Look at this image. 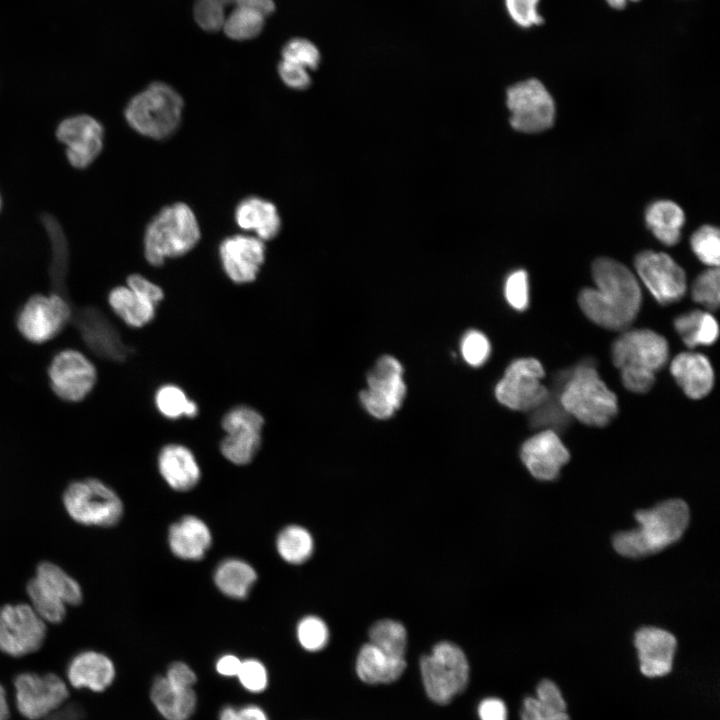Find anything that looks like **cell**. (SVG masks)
<instances>
[{
  "instance_id": "17",
  "label": "cell",
  "mask_w": 720,
  "mask_h": 720,
  "mask_svg": "<svg viewBox=\"0 0 720 720\" xmlns=\"http://www.w3.org/2000/svg\"><path fill=\"white\" fill-rule=\"evenodd\" d=\"M635 269L643 284L660 304H672L684 296L685 272L669 255L644 251L636 256Z\"/></svg>"
},
{
  "instance_id": "47",
  "label": "cell",
  "mask_w": 720,
  "mask_h": 720,
  "mask_svg": "<svg viewBox=\"0 0 720 720\" xmlns=\"http://www.w3.org/2000/svg\"><path fill=\"white\" fill-rule=\"evenodd\" d=\"M508 304L518 311H523L529 304L528 276L524 270L512 272L506 279L504 288Z\"/></svg>"
},
{
  "instance_id": "28",
  "label": "cell",
  "mask_w": 720,
  "mask_h": 720,
  "mask_svg": "<svg viewBox=\"0 0 720 720\" xmlns=\"http://www.w3.org/2000/svg\"><path fill=\"white\" fill-rule=\"evenodd\" d=\"M150 698L157 711L166 720H188L197 703L193 688L174 686L165 676L154 680Z\"/></svg>"
},
{
  "instance_id": "20",
  "label": "cell",
  "mask_w": 720,
  "mask_h": 720,
  "mask_svg": "<svg viewBox=\"0 0 720 720\" xmlns=\"http://www.w3.org/2000/svg\"><path fill=\"white\" fill-rule=\"evenodd\" d=\"M640 670L647 677H661L672 669L677 648L675 636L658 627H642L634 636Z\"/></svg>"
},
{
  "instance_id": "35",
  "label": "cell",
  "mask_w": 720,
  "mask_h": 720,
  "mask_svg": "<svg viewBox=\"0 0 720 720\" xmlns=\"http://www.w3.org/2000/svg\"><path fill=\"white\" fill-rule=\"evenodd\" d=\"M276 548L279 556L290 564H302L307 561L314 549L310 532L299 525L283 528L277 536Z\"/></svg>"
},
{
  "instance_id": "29",
  "label": "cell",
  "mask_w": 720,
  "mask_h": 720,
  "mask_svg": "<svg viewBox=\"0 0 720 720\" xmlns=\"http://www.w3.org/2000/svg\"><path fill=\"white\" fill-rule=\"evenodd\" d=\"M87 320L84 324L83 337L95 353L115 361L127 358L129 348L108 319L95 314Z\"/></svg>"
},
{
  "instance_id": "43",
  "label": "cell",
  "mask_w": 720,
  "mask_h": 720,
  "mask_svg": "<svg viewBox=\"0 0 720 720\" xmlns=\"http://www.w3.org/2000/svg\"><path fill=\"white\" fill-rule=\"evenodd\" d=\"M691 294L695 302L704 305L709 310H716L720 297L718 267H712L702 272L695 279Z\"/></svg>"
},
{
  "instance_id": "13",
  "label": "cell",
  "mask_w": 720,
  "mask_h": 720,
  "mask_svg": "<svg viewBox=\"0 0 720 720\" xmlns=\"http://www.w3.org/2000/svg\"><path fill=\"white\" fill-rule=\"evenodd\" d=\"M46 624L29 603L0 607V650L12 657L34 653L45 641Z\"/></svg>"
},
{
  "instance_id": "23",
  "label": "cell",
  "mask_w": 720,
  "mask_h": 720,
  "mask_svg": "<svg viewBox=\"0 0 720 720\" xmlns=\"http://www.w3.org/2000/svg\"><path fill=\"white\" fill-rule=\"evenodd\" d=\"M212 543V534L200 518L187 515L173 523L168 531L171 552L182 560H201Z\"/></svg>"
},
{
  "instance_id": "56",
  "label": "cell",
  "mask_w": 720,
  "mask_h": 720,
  "mask_svg": "<svg viewBox=\"0 0 720 720\" xmlns=\"http://www.w3.org/2000/svg\"><path fill=\"white\" fill-rule=\"evenodd\" d=\"M241 662L242 660H240L236 655L226 654L217 660L216 670L222 676H237Z\"/></svg>"
},
{
  "instance_id": "49",
  "label": "cell",
  "mask_w": 720,
  "mask_h": 720,
  "mask_svg": "<svg viewBox=\"0 0 720 720\" xmlns=\"http://www.w3.org/2000/svg\"><path fill=\"white\" fill-rule=\"evenodd\" d=\"M539 0H505V6L512 20L521 27L540 25L542 16L538 13Z\"/></svg>"
},
{
  "instance_id": "33",
  "label": "cell",
  "mask_w": 720,
  "mask_h": 720,
  "mask_svg": "<svg viewBox=\"0 0 720 720\" xmlns=\"http://www.w3.org/2000/svg\"><path fill=\"white\" fill-rule=\"evenodd\" d=\"M674 327L689 348L711 345L718 337V323L714 316L701 310H693L678 316Z\"/></svg>"
},
{
  "instance_id": "30",
  "label": "cell",
  "mask_w": 720,
  "mask_h": 720,
  "mask_svg": "<svg viewBox=\"0 0 720 720\" xmlns=\"http://www.w3.org/2000/svg\"><path fill=\"white\" fill-rule=\"evenodd\" d=\"M257 579L254 568L238 558L223 560L216 568L214 582L227 597L245 599Z\"/></svg>"
},
{
  "instance_id": "1",
  "label": "cell",
  "mask_w": 720,
  "mask_h": 720,
  "mask_svg": "<svg viewBox=\"0 0 720 720\" xmlns=\"http://www.w3.org/2000/svg\"><path fill=\"white\" fill-rule=\"evenodd\" d=\"M594 288L578 296L582 312L595 324L613 331L627 329L641 306V289L635 275L620 262L598 258L592 265Z\"/></svg>"
},
{
  "instance_id": "31",
  "label": "cell",
  "mask_w": 720,
  "mask_h": 720,
  "mask_svg": "<svg viewBox=\"0 0 720 720\" xmlns=\"http://www.w3.org/2000/svg\"><path fill=\"white\" fill-rule=\"evenodd\" d=\"M646 222L653 234L666 245L679 241L684 213L680 206L668 200L651 204L646 211Z\"/></svg>"
},
{
  "instance_id": "39",
  "label": "cell",
  "mask_w": 720,
  "mask_h": 720,
  "mask_svg": "<svg viewBox=\"0 0 720 720\" xmlns=\"http://www.w3.org/2000/svg\"><path fill=\"white\" fill-rule=\"evenodd\" d=\"M29 604L46 623H60L66 616L67 605L43 589L33 578L27 583Z\"/></svg>"
},
{
  "instance_id": "18",
  "label": "cell",
  "mask_w": 720,
  "mask_h": 720,
  "mask_svg": "<svg viewBox=\"0 0 720 720\" xmlns=\"http://www.w3.org/2000/svg\"><path fill=\"white\" fill-rule=\"evenodd\" d=\"M222 269L237 285L254 282L266 258L264 241L256 236L235 234L224 238L218 248Z\"/></svg>"
},
{
  "instance_id": "37",
  "label": "cell",
  "mask_w": 720,
  "mask_h": 720,
  "mask_svg": "<svg viewBox=\"0 0 720 720\" xmlns=\"http://www.w3.org/2000/svg\"><path fill=\"white\" fill-rule=\"evenodd\" d=\"M370 643L387 655L405 659L407 632L402 623L392 619H382L369 629Z\"/></svg>"
},
{
  "instance_id": "32",
  "label": "cell",
  "mask_w": 720,
  "mask_h": 720,
  "mask_svg": "<svg viewBox=\"0 0 720 720\" xmlns=\"http://www.w3.org/2000/svg\"><path fill=\"white\" fill-rule=\"evenodd\" d=\"M33 579L66 605H78L83 599L80 584L63 568L52 562L40 563Z\"/></svg>"
},
{
  "instance_id": "36",
  "label": "cell",
  "mask_w": 720,
  "mask_h": 720,
  "mask_svg": "<svg viewBox=\"0 0 720 720\" xmlns=\"http://www.w3.org/2000/svg\"><path fill=\"white\" fill-rule=\"evenodd\" d=\"M261 433L254 430H235L226 433L220 442L222 456L235 465L249 464L261 447Z\"/></svg>"
},
{
  "instance_id": "15",
  "label": "cell",
  "mask_w": 720,
  "mask_h": 720,
  "mask_svg": "<svg viewBox=\"0 0 720 720\" xmlns=\"http://www.w3.org/2000/svg\"><path fill=\"white\" fill-rule=\"evenodd\" d=\"M14 689L17 710L28 720L48 716L69 696L65 681L54 673H21L14 680Z\"/></svg>"
},
{
  "instance_id": "60",
  "label": "cell",
  "mask_w": 720,
  "mask_h": 720,
  "mask_svg": "<svg viewBox=\"0 0 720 720\" xmlns=\"http://www.w3.org/2000/svg\"><path fill=\"white\" fill-rule=\"evenodd\" d=\"M237 718L238 710L231 706L223 708L219 715V720H237Z\"/></svg>"
},
{
  "instance_id": "51",
  "label": "cell",
  "mask_w": 720,
  "mask_h": 720,
  "mask_svg": "<svg viewBox=\"0 0 720 720\" xmlns=\"http://www.w3.org/2000/svg\"><path fill=\"white\" fill-rule=\"evenodd\" d=\"M278 73L286 86L293 89H306L311 84V77L307 69L301 65L281 60Z\"/></svg>"
},
{
  "instance_id": "50",
  "label": "cell",
  "mask_w": 720,
  "mask_h": 720,
  "mask_svg": "<svg viewBox=\"0 0 720 720\" xmlns=\"http://www.w3.org/2000/svg\"><path fill=\"white\" fill-rule=\"evenodd\" d=\"M521 720H570V718L566 711L546 705L536 697H527L523 702Z\"/></svg>"
},
{
  "instance_id": "45",
  "label": "cell",
  "mask_w": 720,
  "mask_h": 720,
  "mask_svg": "<svg viewBox=\"0 0 720 720\" xmlns=\"http://www.w3.org/2000/svg\"><path fill=\"white\" fill-rule=\"evenodd\" d=\"M225 8L221 0H196L194 18L203 30L216 32L223 28L226 19Z\"/></svg>"
},
{
  "instance_id": "58",
  "label": "cell",
  "mask_w": 720,
  "mask_h": 720,
  "mask_svg": "<svg viewBox=\"0 0 720 720\" xmlns=\"http://www.w3.org/2000/svg\"><path fill=\"white\" fill-rule=\"evenodd\" d=\"M237 720H268V717L259 706L247 705L238 710Z\"/></svg>"
},
{
  "instance_id": "10",
  "label": "cell",
  "mask_w": 720,
  "mask_h": 720,
  "mask_svg": "<svg viewBox=\"0 0 720 720\" xmlns=\"http://www.w3.org/2000/svg\"><path fill=\"white\" fill-rule=\"evenodd\" d=\"M71 320L72 307L62 294L38 292L18 308L15 327L27 343L44 345L59 336Z\"/></svg>"
},
{
  "instance_id": "3",
  "label": "cell",
  "mask_w": 720,
  "mask_h": 720,
  "mask_svg": "<svg viewBox=\"0 0 720 720\" xmlns=\"http://www.w3.org/2000/svg\"><path fill=\"white\" fill-rule=\"evenodd\" d=\"M666 339L649 329L628 330L612 345V361L622 383L634 393H646L655 383V373L667 362Z\"/></svg>"
},
{
  "instance_id": "57",
  "label": "cell",
  "mask_w": 720,
  "mask_h": 720,
  "mask_svg": "<svg viewBox=\"0 0 720 720\" xmlns=\"http://www.w3.org/2000/svg\"><path fill=\"white\" fill-rule=\"evenodd\" d=\"M232 6L254 10L263 16L271 14L275 9L273 0H231Z\"/></svg>"
},
{
  "instance_id": "41",
  "label": "cell",
  "mask_w": 720,
  "mask_h": 720,
  "mask_svg": "<svg viewBox=\"0 0 720 720\" xmlns=\"http://www.w3.org/2000/svg\"><path fill=\"white\" fill-rule=\"evenodd\" d=\"M297 639L307 651L315 652L323 649L329 640L326 623L317 616H306L297 625Z\"/></svg>"
},
{
  "instance_id": "19",
  "label": "cell",
  "mask_w": 720,
  "mask_h": 720,
  "mask_svg": "<svg viewBox=\"0 0 720 720\" xmlns=\"http://www.w3.org/2000/svg\"><path fill=\"white\" fill-rule=\"evenodd\" d=\"M520 457L530 474L540 481L558 478L570 454L559 436L550 429L528 438L521 446Z\"/></svg>"
},
{
  "instance_id": "52",
  "label": "cell",
  "mask_w": 720,
  "mask_h": 720,
  "mask_svg": "<svg viewBox=\"0 0 720 720\" xmlns=\"http://www.w3.org/2000/svg\"><path fill=\"white\" fill-rule=\"evenodd\" d=\"M125 284L157 306L165 297L163 289L158 284L139 273L128 275Z\"/></svg>"
},
{
  "instance_id": "46",
  "label": "cell",
  "mask_w": 720,
  "mask_h": 720,
  "mask_svg": "<svg viewBox=\"0 0 720 720\" xmlns=\"http://www.w3.org/2000/svg\"><path fill=\"white\" fill-rule=\"evenodd\" d=\"M460 349L464 360L473 367L483 365L491 351L488 338L478 330H469L464 334Z\"/></svg>"
},
{
  "instance_id": "55",
  "label": "cell",
  "mask_w": 720,
  "mask_h": 720,
  "mask_svg": "<svg viewBox=\"0 0 720 720\" xmlns=\"http://www.w3.org/2000/svg\"><path fill=\"white\" fill-rule=\"evenodd\" d=\"M480 720H507L505 703L498 698L484 699L478 707Z\"/></svg>"
},
{
  "instance_id": "21",
  "label": "cell",
  "mask_w": 720,
  "mask_h": 720,
  "mask_svg": "<svg viewBox=\"0 0 720 720\" xmlns=\"http://www.w3.org/2000/svg\"><path fill=\"white\" fill-rule=\"evenodd\" d=\"M157 466L164 481L176 491L193 489L201 478V469L194 453L182 444L163 446L157 457Z\"/></svg>"
},
{
  "instance_id": "62",
  "label": "cell",
  "mask_w": 720,
  "mask_h": 720,
  "mask_svg": "<svg viewBox=\"0 0 720 720\" xmlns=\"http://www.w3.org/2000/svg\"><path fill=\"white\" fill-rule=\"evenodd\" d=\"M0 208H1V196H0Z\"/></svg>"
},
{
  "instance_id": "25",
  "label": "cell",
  "mask_w": 720,
  "mask_h": 720,
  "mask_svg": "<svg viewBox=\"0 0 720 720\" xmlns=\"http://www.w3.org/2000/svg\"><path fill=\"white\" fill-rule=\"evenodd\" d=\"M234 219L239 228L253 231L262 241L274 239L282 225L277 207L258 196L241 200L235 208Z\"/></svg>"
},
{
  "instance_id": "16",
  "label": "cell",
  "mask_w": 720,
  "mask_h": 720,
  "mask_svg": "<svg viewBox=\"0 0 720 720\" xmlns=\"http://www.w3.org/2000/svg\"><path fill=\"white\" fill-rule=\"evenodd\" d=\"M65 146V157L75 169H85L101 154L104 147V127L93 116L76 114L64 118L55 132Z\"/></svg>"
},
{
  "instance_id": "9",
  "label": "cell",
  "mask_w": 720,
  "mask_h": 720,
  "mask_svg": "<svg viewBox=\"0 0 720 720\" xmlns=\"http://www.w3.org/2000/svg\"><path fill=\"white\" fill-rule=\"evenodd\" d=\"M63 505L75 522L85 526L111 527L123 515L119 495L96 478L71 482L64 490Z\"/></svg>"
},
{
  "instance_id": "4",
  "label": "cell",
  "mask_w": 720,
  "mask_h": 720,
  "mask_svg": "<svg viewBox=\"0 0 720 720\" xmlns=\"http://www.w3.org/2000/svg\"><path fill=\"white\" fill-rule=\"evenodd\" d=\"M201 231L189 205L177 202L163 207L148 223L143 239L144 257L152 266L189 253L200 241Z\"/></svg>"
},
{
  "instance_id": "2",
  "label": "cell",
  "mask_w": 720,
  "mask_h": 720,
  "mask_svg": "<svg viewBox=\"0 0 720 720\" xmlns=\"http://www.w3.org/2000/svg\"><path fill=\"white\" fill-rule=\"evenodd\" d=\"M689 508L675 498L635 513L638 527L618 532L612 540L615 551L623 557L638 559L658 553L677 542L689 524Z\"/></svg>"
},
{
  "instance_id": "40",
  "label": "cell",
  "mask_w": 720,
  "mask_h": 720,
  "mask_svg": "<svg viewBox=\"0 0 720 720\" xmlns=\"http://www.w3.org/2000/svg\"><path fill=\"white\" fill-rule=\"evenodd\" d=\"M691 247L696 256L704 264L711 267H718L720 260V238L717 228L710 225L699 228L691 237Z\"/></svg>"
},
{
  "instance_id": "53",
  "label": "cell",
  "mask_w": 720,
  "mask_h": 720,
  "mask_svg": "<svg viewBox=\"0 0 720 720\" xmlns=\"http://www.w3.org/2000/svg\"><path fill=\"white\" fill-rule=\"evenodd\" d=\"M536 693V698L540 702L557 710L566 711V703L563 696L558 686L553 681L548 679L542 680L537 686Z\"/></svg>"
},
{
  "instance_id": "61",
  "label": "cell",
  "mask_w": 720,
  "mask_h": 720,
  "mask_svg": "<svg viewBox=\"0 0 720 720\" xmlns=\"http://www.w3.org/2000/svg\"><path fill=\"white\" fill-rule=\"evenodd\" d=\"M628 1H639V0H606V2L615 9H622L626 6Z\"/></svg>"
},
{
  "instance_id": "24",
  "label": "cell",
  "mask_w": 720,
  "mask_h": 720,
  "mask_svg": "<svg viewBox=\"0 0 720 720\" xmlns=\"http://www.w3.org/2000/svg\"><path fill=\"white\" fill-rule=\"evenodd\" d=\"M670 372L683 392L691 399L705 397L713 388L714 371L708 358L696 352L675 356Z\"/></svg>"
},
{
  "instance_id": "12",
  "label": "cell",
  "mask_w": 720,
  "mask_h": 720,
  "mask_svg": "<svg viewBox=\"0 0 720 720\" xmlns=\"http://www.w3.org/2000/svg\"><path fill=\"white\" fill-rule=\"evenodd\" d=\"M367 387L360 391L362 406L373 417L385 420L401 407L406 396L403 367L393 356H381L366 376Z\"/></svg>"
},
{
  "instance_id": "22",
  "label": "cell",
  "mask_w": 720,
  "mask_h": 720,
  "mask_svg": "<svg viewBox=\"0 0 720 720\" xmlns=\"http://www.w3.org/2000/svg\"><path fill=\"white\" fill-rule=\"evenodd\" d=\"M115 666L105 654L86 650L75 655L67 666V680L74 688L102 692L115 678Z\"/></svg>"
},
{
  "instance_id": "27",
  "label": "cell",
  "mask_w": 720,
  "mask_h": 720,
  "mask_svg": "<svg viewBox=\"0 0 720 720\" xmlns=\"http://www.w3.org/2000/svg\"><path fill=\"white\" fill-rule=\"evenodd\" d=\"M405 668V659L393 658L370 642L361 647L355 665L358 677L367 684L391 683Z\"/></svg>"
},
{
  "instance_id": "14",
  "label": "cell",
  "mask_w": 720,
  "mask_h": 720,
  "mask_svg": "<svg viewBox=\"0 0 720 720\" xmlns=\"http://www.w3.org/2000/svg\"><path fill=\"white\" fill-rule=\"evenodd\" d=\"M507 106L511 112V126L520 132H541L554 122V101L537 79H528L511 86L507 90Z\"/></svg>"
},
{
  "instance_id": "42",
  "label": "cell",
  "mask_w": 720,
  "mask_h": 720,
  "mask_svg": "<svg viewBox=\"0 0 720 720\" xmlns=\"http://www.w3.org/2000/svg\"><path fill=\"white\" fill-rule=\"evenodd\" d=\"M263 415L253 407L238 405L228 410L221 420L225 433L235 430L261 431L264 427Z\"/></svg>"
},
{
  "instance_id": "54",
  "label": "cell",
  "mask_w": 720,
  "mask_h": 720,
  "mask_svg": "<svg viewBox=\"0 0 720 720\" xmlns=\"http://www.w3.org/2000/svg\"><path fill=\"white\" fill-rule=\"evenodd\" d=\"M165 677L172 685L180 688H193L197 681L195 672L184 662L172 663Z\"/></svg>"
},
{
  "instance_id": "26",
  "label": "cell",
  "mask_w": 720,
  "mask_h": 720,
  "mask_svg": "<svg viewBox=\"0 0 720 720\" xmlns=\"http://www.w3.org/2000/svg\"><path fill=\"white\" fill-rule=\"evenodd\" d=\"M106 299L111 311L128 327L142 328L155 318L157 305L126 284L112 287Z\"/></svg>"
},
{
  "instance_id": "8",
  "label": "cell",
  "mask_w": 720,
  "mask_h": 720,
  "mask_svg": "<svg viewBox=\"0 0 720 720\" xmlns=\"http://www.w3.org/2000/svg\"><path fill=\"white\" fill-rule=\"evenodd\" d=\"M50 391L68 404H79L94 391L98 382V369L88 353L74 346L57 350L46 367Z\"/></svg>"
},
{
  "instance_id": "59",
  "label": "cell",
  "mask_w": 720,
  "mask_h": 720,
  "mask_svg": "<svg viewBox=\"0 0 720 720\" xmlns=\"http://www.w3.org/2000/svg\"><path fill=\"white\" fill-rule=\"evenodd\" d=\"M10 715L9 703L4 687L0 684V720H8Z\"/></svg>"
},
{
  "instance_id": "44",
  "label": "cell",
  "mask_w": 720,
  "mask_h": 720,
  "mask_svg": "<svg viewBox=\"0 0 720 720\" xmlns=\"http://www.w3.org/2000/svg\"><path fill=\"white\" fill-rule=\"evenodd\" d=\"M320 58V52L315 44L304 38L292 39L282 49V60L301 65L306 69H316Z\"/></svg>"
},
{
  "instance_id": "5",
  "label": "cell",
  "mask_w": 720,
  "mask_h": 720,
  "mask_svg": "<svg viewBox=\"0 0 720 720\" xmlns=\"http://www.w3.org/2000/svg\"><path fill=\"white\" fill-rule=\"evenodd\" d=\"M564 412L581 423L603 427L617 414L616 395L606 386L589 363H582L566 377L559 396Z\"/></svg>"
},
{
  "instance_id": "11",
  "label": "cell",
  "mask_w": 720,
  "mask_h": 720,
  "mask_svg": "<svg viewBox=\"0 0 720 720\" xmlns=\"http://www.w3.org/2000/svg\"><path fill=\"white\" fill-rule=\"evenodd\" d=\"M545 371L535 358H520L510 363L495 387L499 403L515 411H534L544 404L549 391L542 383Z\"/></svg>"
},
{
  "instance_id": "6",
  "label": "cell",
  "mask_w": 720,
  "mask_h": 720,
  "mask_svg": "<svg viewBox=\"0 0 720 720\" xmlns=\"http://www.w3.org/2000/svg\"><path fill=\"white\" fill-rule=\"evenodd\" d=\"M184 101L170 85L156 81L134 95L124 109L127 124L138 134L155 140L168 138L178 129Z\"/></svg>"
},
{
  "instance_id": "7",
  "label": "cell",
  "mask_w": 720,
  "mask_h": 720,
  "mask_svg": "<svg viewBox=\"0 0 720 720\" xmlns=\"http://www.w3.org/2000/svg\"><path fill=\"white\" fill-rule=\"evenodd\" d=\"M420 672L428 697L444 705L465 690L469 663L459 646L442 641L433 647L430 654L422 656Z\"/></svg>"
},
{
  "instance_id": "34",
  "label": "cell",
  "mask_w": 720,
  "mask_h": 720,
  "mask_svg": "<svg viewBox=\"0 0 720 720\" xmlns=\"http://www.w3.org/2000/svg\"><path fill=\"white\" fill-rule=\"evenodd\" d=\"M154 405L157 411L169 420L194 418L199 413L198 404L183 388L172 383L163 384L155 391Z\"/></svg>"
},
{
  "instance_id": "48",
  "label": "cell",
  "mask_w": 720,
  "mask_h": 720,
  "mask_svg": "<svg viewBox=\"0 0 720 720\" xmlns=\"http://www.w3.org/2000/svg\"><path fill=\"white\" fill-rule=\"evenodd\" d=\"M237 677L241 685L248 691L259 693L268 684L266 667L257 659H246L241 662Z\"/></svg>"
},
{
  "instance_id": "38",
  "label": "cell",
  "mask_w": 720,
  "mask_h": 720,
  "mask_svg": "<svg viewBox=\"0 0 720 720\" xmlns=\"http://www.w3.org/2000/svg\"><path fill=\"white\" fill-rule=\"evenodd\" d=\"M264 19L265 16L254 10L234 7L231 13L226 16L222 29L231 39L249 40L262 31Z\"/></svg>"
}]
</instances>
